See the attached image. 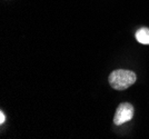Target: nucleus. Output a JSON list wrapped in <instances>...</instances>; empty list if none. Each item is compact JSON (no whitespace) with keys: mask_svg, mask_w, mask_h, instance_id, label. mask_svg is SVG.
I'll return each instance as SVG.
<instances>
[{"mask_svg":"<svg viewBox=\"0 0 149 139\" xmlns=\"http://www.w3.org/2000/svg\"><path fill=\"white\" fill-rule=\"evenodd\" d=\"M136 74L130 70L117 69L109 75V83L116 90H125L136 82Z\"/></svg>","mask_w":149,"mask_h":139,"instance_id":"nucleus-1","label":"nucleus"},{"mask_svg":"<svg viewBox=\"0 0 149 139\" xmlns=\"http://www.w3.org/2000/svg\"><path fill=\"white\" fill-rule=\"evenodd\" d=\"M134 117V107L129 102L120 104L116 110V114L113 117V124L120 126L127 121H130Z\"/></svg>","mask_w":149,"mask_h":139,"instance_id":"nucleus-2","label":"nucleus"},{"mask_svg":"<svg viewBox=\"0 0 149 139\" xmlns=\"http://www.w3.org/2000/svg\"><path fill=\"white\" fill-rule=\"evenodd\" d=\"M136 39L138 42L143 44H149V29L148 28H140L136 32Z\"/></svg>","mask_w":149,"mask_h":139,"instance_id":"nucleus-3","label":"nucleus"},{"mask_svg":"<svg viewBox=\"0 0 149 139\" xmlns=\"http://www.w3.org/2000/svg\"><path fill=\"white\" fill-rule=\"evenodd\" d=\"M5 120H6V117H5V115L2 111H0V124L2 125L3 122H5Z\"/></svg>","mask_w":149,"mask_h":139,"instance_id":"nucleus-4","label":"nucleus"}]
</instances>
